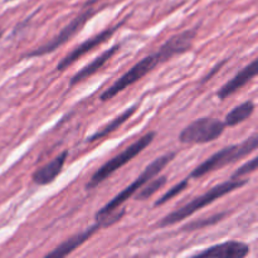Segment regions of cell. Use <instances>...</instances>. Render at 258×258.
I'll use <instances>...</instances> for the list:
<instances>
[{"mask_svg": "<svg viewBox=\"0 0 258 258\" xmlns=\"http://www.w3.org/2000/svg\"><path fill=\"white\" fill-rule=\"evenodd\" d=\"M247 183V180H239V179H231L228 181H224V183L218 184V185L213 186V188L209 189L208 191H206L202 196L197 197L193 201H190L189 203L184 204L183 207H180L176 211L171 212L168 216L164 217L160 222H159V227H168L173 226V224L178 223V222L184 221L188 217H190L191 214H194L196 212L201 211L204 207L209 206L213 202L218 201L219 198H222L226 194L232 193V191L237 190V189L242 188L244 184Z\"/></svg>", "mask_w": 258, "mask_h": 258, "instance_id": "obj_1", "label": "cell"}, {"mask_svg": "<svg viewBox=\"0 0 258 258\" xmlns=\"http://www.w3.org/2000/svg\"><path fill=\"white\" fill-rule=\"evenodd\" d=\"M258 148V138L257 135H252L243 143L236 144V145H229L226 148L221 149L216 154L207 159L206 161L197 166L190 173V178L199 179L203 178L204 175L213 171L223 169L224 166L231 165V164L237 163L241 159L246 158L249 154L254 153Z\"/></svg>", "mask_w": 258, "mask_h": 258, "instance_id": "obj_2", "label": "cell"}, {"mask_svg": "<svg viewBox=\"0 0 258 258\" xmlns=\"http://www.w3.org/2000/svg\"><path fill=\"white\" fill-rule=\"evenodd\" d=\"M154 139H155V133H154V131L145 134V135L141 136L139 140H136L135 143H133L130 146H127L125 150L121 151L120 154L113 156V158L110 159L108 161H106V163L93 174L92 178L90 179V181L86 184V189H87V190H91V189L93 188H97V185H100L102 181H105L106 179L110 178L115 171H117L118 169L122 168L123 165L130 163V161L133 160L134 158H136L139 154L143 153V151L153 143Z\"/></svg>", "mask_w": 258, "mask_h": 258, "instance_id": "obj_3", "label": "cell"}, {"mask_svg": "<svg viewBox=\"0 0 258 258\" xmlns=\"http://www.w3.org/2000/svg\"><path fill=\"white\" fill-rule=\"evenodd\" d=\"M174 158H175V153H169V154H165V155L160 156V158L155 159L153 163L149 164V165L145 168V170H144L143 173H141L140 175H139L138 178L130 184V185L126 186L121 193H118L115 198L111 199L107 204H105V206H103L97 213H96V218H97V217L103 216V214L111 213V212L120 208L126 201H128V199L136 193V191L140 190V189L143 188V186L145 185L150 179L158 176V174L160 173V171L163 170L169 163H171V161L174 160Z\"/></svg>", "mask_w": 258, "mask_h": 258, "instance_id": "obj_4", "label": "cell"}, {"mask_svg": "<svg viewBox=\"0 0 258 258\" xmlns=\"http://www.w3.org/2000/svg\"><path fill=\"white\" fill-rule=\"evenodd\" d=\"M164 62H166V59L160 49L151 53V54L146 55V57H144L143 59L139 60L134 67H131L127 72L123 73L113 85H111L110 87L101 95V101H108L111 100V98H113L115 96H117L118 93H121L122 91H125L126 88L130 87L131 85H134V83H136L138 81H140L141 78L145 77V76L148 75V73H150L154 68L158 67L160 63Z\"/></svg>", "mask_w": 258, "mask_h": 258, "instance_id": "obj_5", "label": "cell"}, {"mask_svg": "<svg viewBox=\"0 0 258 258\" xmlns=\"http://www.w3.org/2000/svg\"><path fill=\"white\" fill-rule=\"evenodd\" d=\"M226 130L223 121L216 117H202L189 123L179 135V141L186 145L207 144L221 138Z\"/></svg>", "mask_w": 258, "mask_h": 258, "instance_id": "obj_6", "label": "cell"}, {"mask_svg": "<svg viewBox=\"0 0 258 258\" xmlns=\"http://www.w3.org/2000/svg\"><path fill=\"white\" fill-rule=\"evenodd\" d=\"M95 13V9H87L83 13H81V14L77 15L75 19L71 20V22L68 23V24L66 25L53 39H50L49 42H47L45 44L40 45V47L35 48L34 50L28 53L27 57H42V55L48 54V53L54 52V50L58 49L60 45H63L66 42H68L73 35L77 34V33L83 28L85 23L87 22L88 19H91Z\"/></svg>", "mask_w": 258, "mask_h": 258, "instance_id": "obj_7", "label": "cell"}, {"mask_svg": "<svg viewBox=\"0 0 258 258\" xmlns=\"http://www.w3.org/2000/svg\"><path fill=\"white\" fill-rule=\"evenodd\" d=\"M125 22H126V19L121 20V22L117 23V24H115V25H112V27L107 28V29L102 30V32H100L98 34L88 38L87 40H85V42L81 43L80 45H77V47H76L73 50H71V52L68 53L64 58H62V59H60V62L57 64V71L62 72V71L67 70L70 66H72L76 60H78L81 57H83L86 53L91 52L93 48L98 47V45H101L102 43H105L106 40L110 39V38L113 35V33H115L116 30L121 27V25H123V23Z\"/></svg>", "mask_w": 258, "mask_h": 258, "instance_id": "obj_8", "label": "cell"}, {"mask_svg": "<svg viewBox=\"0 0 258 258\" xmlns=\"http://www.w3.org/2000/svg\"><path fill=\"white\" fill-rule=\"evenodd\" d=\"M248 253V244L238 241H228L209 247V248L198 252L193 256L207 258H244Z\"/></svg>", "mask_w": 258, "mask_h": 258, "instance_id": "obj_9", "label": "cell"}, {"mask_svg": "<svg viewBox=\"0 0 258 258\" xmlns=\"http://www.w3.org/2000/svg\"><path fill=\"white\" fill-rule=\"evenodd\" d=\"M196 35L197 29H189L185 30V32H181L179 34H175L171 38H169L159 49L161 50L165 59L169 60L173 57H175V55L188 52L191 48V45H193Z\"/></svg>", "mask_w": 258, "mask_h": 258, "instance_id": "obj_10", "label": "cell"}, {"mask_svg": "<svg viewBox=\"0 0 258 258\" xmlns=\"http://www.w3.org/2000/svg\"><path fill=\"white\" fill-rule=\"evenodd\" d=\"M257 68V59H253L249 64H247L246 67L242 68L232 80H229L228 82L224 83L221 87V90L217 92V96H218L221 100H226L229 96L236 93L237 91L241 90V88L244 87L249 81H252L256 77Z\"/></svg>", "mask_w": 258, "mask_h": 258, "instance_id": "obj_11", "label": "cell"}, {"mask_svg": "<svg viewBox=\"0 0 258 258\" xmlns=\"http://www.w3.org/2000/svg\"><path fill=\"white\" fill-rule=\"evenodd\" d=\"M67 156L68 151H62L52 161L43 165L42 168L37 169L32 175L33 181L35 184H38V185H47V184L53 183L55 180V178L60 174V171H62L66 160H67Z\"/></svg>", "mask_w": 258, "mask_h": 258, "instance_id": "obj_12", "label": "cell"}, {"mask_svg": "<svg viewBox=\"0 0 258 258\" xmlns=\"http://www.w3.org/2000/svg\"><path fill=\"white\" fill-rule=\"evenodd\" d=\"M101 228V224L96 221V223L93 226H91L90 228L85 229V231L80 232V233L75 234L71 238H68L67 241L63 242L62 244H59L58 247H55L52 252L47 253V257H55V258H62L68 256V254L72 253L73 251L78 248L80 246H82L86 241L90 239V237H92L98 229Z\"/></svg>", "mask_w": 258, "mask_h": 258, "instance_id": "obj_13", "label": "cell"}, {"mask_svg": "<svg viewBox=\"0 0 258 258\" xmlns=\"http://www.w3.org/2000/svg\"><path fill=\"white\" fill-rule=\"evenodd\" d=\"M118 49H120V44L112 45L110 49H107V50H105L103 53H101V54L98 55V57H96L92 62H90L87 66H85L82 70L78 71V72L76 73L72 78H71V81H70L71 87L75 85H77V83L82 82V81L87 80V78H90L92 75H95L98 70H101V68L103 67V64H105L107 60L111 59V57H113V54H115Z\"/></svg>", "mask_w": 258, "mask_h": 258, "instance_id": "obj_14", "label": "cell"}, {"mask_svg": "<svg viewBox=\"0 0 258 258\" xmlns=\"http://www.w3.org/2000/svg\"><path fill=\"white\" fill-rule=\"evenodd\" d=\"M136 110H138V106L134 105V106H131L130 108H127L126 111H123L122 113H120L118 116H116L112 121H110L107 125L103 126L100 131H97V133L93 134L92 136H90V138L87 139V143H93V141L100 140V139H103V138H106V136L110 135V134H112L113 131L117 130L121 125H123V123H125L126 121H127L128 118L134 115V113H135Z\"/></svg>", "mask_w": 258, "mask_h": 258, "instance_id": "obj_15", "label": "cell"}, {"mask_svg": "<svg viewBox=\"0 0 258 258\" xmlns=\"http://www.w3.org/2000/svg\"><path fill=\"white\" fill-rule=\"evenodd\" d=\"M253 112L254 103L252 101H247V102L241 103V105L236 106L233 110L229 111L226 115V120L223 122L226 125V127H234V126L244 122L247 118L251 117Z\"/></svg>", "mask_w": 258, "mask_h": 258, "instance_id": "obj_16", "label": "cell"}, {"mask_svg": "<svg viewBox=\"0 0 258 258\" xmlns=\"http://www.w3.org/2000/svg\"><path fill=\"white\" fill-rule=\"evenodd\" d=\"M166 181H168V178H166L165 175L158 176V178L155 179H150V180L140 189V191H139L138 196H136V199H139V201H146V199L150 198L151 196H154L156 191L160 190V189L165 185Z\"/></svg>", "mask_w": 258, "mask_h": 258, "instance_id": "obj_17", "label": "cell"}, {"mask_svg": "<svg viewBox=\"0 0 258 258\" xmlns=\"http://www.w3.org/2000/svg\"><path fill=\"white\" fill-rule=\"evenodd\" d=\"M188 185H189V179H184V180H181L180 183H178L176 185H174L170 190H168L165 194H163V196H161V198H159L158 201L155 202V204H154V206L155 207L163 206V204H165L166 202L171 201L174 197H176V196H179L180 193H183V191L188 188Z\"/></svg>", "mask_w": 258, "mask_h": 258, "instance_id": "obj_18", "label": "cell"}, {"mask_svg": "<svg viewBox=\"0 0 258 258\" xmlns=\"http://www.w3.org/2000/svg\"><path fill=\"white\" fill-rule=\"evenodd\" d=\"M224 216H226V213L217 214V216L209 217L208 219L194 221V222H191L190 224H186V226H184L183 229L184 231H194V229H201V228H204V227H207V226H213V224H216L217 222L222 221Z\"/></svg>", "mask_w": 258, "mask_h": 258, "instance_id": "obj_19", "label": "cell"}, {"mask_svg": "<svg viewBox=\"0 0 258 258\" xmlns=\"http://www.w3.org/2000/svg\"><path fill=\"white\" fill-rule=\"evenodd\" d=\"M256 169H257V158H252L251 160L244 163L241 168L237 169V170L232 174L231 179H239L244 175H248V174L256 171Z\"/></svg>", "mask_w": 258, "mask_h": 258, "instance_id": "obj_20", "label": "cell"}, {"mask_svg": "<svg viewBox=\"0 0 258 258\" xmlns=\"http://www.w3.org/2000/svg\"><path fill=\"white\" fill-rule=\"evenodd\" d=\"M97 2H100V0H88V2L86 3V7H90V5L95 4V3H97Z\"/></svg>", "mask_w": 258, "mask_h": 258, "instance_id": "obj_21", "label": "cell"}, {"mask_svg": "<svg viewBox=\"0 0 258 258\" xmlns=\"http://www.w3.org/2000/svg\"><path fill=\"white\" fill-rule=\"evenodd\" d=\"M0 37H2V32H0Z\"/></svg>", "mask_w": 258, "mask_h": 258, "instance_id": "obj_22", "label": "cell"}]
</instances>
